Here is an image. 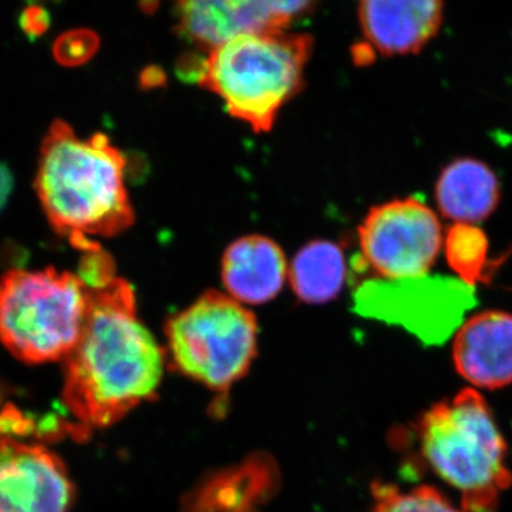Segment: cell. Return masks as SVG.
I'll use <instances>...</instances> for the list:
<instances>
[{
  "instance_id": "obj_4",
  "label": "cell",
  "mask_w": 512,
  "mask_h": 512,
  "mask_svg": "<svg viewBox=\"0 0 512 512\" xmlns=\"http://www.w3.org/2000/svg\"><path fill=\"white\" fill-rule=\"evenodd\" d=\"M312 49L313 37L306 33L239 36L211 50L195 79L224 101L231 116L266 133L286 101L301 90Z\"/></svg>"
},
{
  "instance_id": "obj_22",
  "label": "cell",
  "mask_w": 512,
  "mask_h": 512,
  "mask_svg": "<svg viewBox=\"0 0 512 512\" xmlns=\"http://www.w3.org/2000/svg\"><path fill=\"white\" fill-rule=\"evenodd\" d=\"M6 393H8V390H6V387L0 382V410H2V404L5 402Z\"/></svg>"
},
{
  "instance_id": "obj_10",
  "label": "cell",
  "mask_w": 512,
  "mask_h": 512,
  "mask_svg": "<svg viewBox=\"0 0 512 512\" xmlns=\"http://www.w3.org/2000/svg\"><path fill=\"white\" fill-rule=\"evenodd\" d=\"M458 375L473 386L501 389L512 383V313L484 311L458 328L453 342Z\"/></svg>"
},
{
  "instance_id": "obj_21",
  "label": "cell",
  "mask_w": 512,
  "mask_h": 512,
  "mask_svg": "<svg viewBox=\"0 0 512 512\" xmlns=\"http://www.w3.org/2000/svg\"><path fill=\"white\" fill-rule=\"evenodd\" d=\"M13 190V177L12 173L5 164L0 163V211L5 207L8 202L10 194Z\"/></svg>"
},
{
  "instance_id": "obj_7",
  "label": "cell",
  "mask_w": 512,
  "mask_h": 512,
  "mask_svg": "<svg viewBox=\"0 0 512 512\" xmlns=\"http://www.w3.org/2000/svg\"><path fill=\"white\" fill-rule=\"evenodd\" d=\"M366 265L384 281H409L427 275L444 245L436 212L409 197L377 205L359 227Z\"/></svg>"
},
{
  "instance_id": "obj_14",
  "label": "cell",
  "mask_w": 512,
  "mask_h": 512,
  "mask_svg": "<svg viewBox=\"0 0 512 512\" xmlns=\"http://www.w3.org/2000/svg\"><path fill=\"white\" fill-rule=\"evenodd\" d=\"M293 292L303 302H329L342 291L346 279V262L342 248L329 241H313L293 258L291 271Z\"/></svg>"
},
{
  "instance_id": "obj_3",
  "label": "cell",
  "mask_w": 512,
  "mask_h": 512,
  "mask_svg": "<svg viewBox=\"0 0 512 512\" xmlns=\"http://www.w3.org/2000/svg\"><path fill=\"white\" fill-rule=\"evenodd\" d=\"M421 456L456 488L466 512H495L512 484L507 444L480 393L464 389L416 424Z\"/></svg>"
},
{
  "instance_id": "obj_6",
  "label": "cell",
  "mask_w": 512,
  "mask_h": 512,
  "mask_svg": "<svg viewBox=\"0 0 512 512\" xmlns=\"http://www.w3.org/2000/svg\"><path fill=\"white\" fill-rule=\"evenodd\" d=\"M178 372L227 394L251 367L258 326L254 313L229 295L208 291L165 328Z\"/></svg>"
},
{
  "instance_id": "obj_15",
  "label": "cell",
  "mask_w": 512,
  "mask_h": 512,
  "mask_svg": "<svg viewBox=\"0 0 512 512\" xmlns=\"http://www.w3.org/2000/svg\"><path fill=\"white\" fill-rule=\"evenodd\" d=\"M373 497L375 503L369 512H463L429 485L402 491L394 485L377 483Z\"/></svg>"
},
{
  "instance_id": "obj_11",
  "label": "cell",
  "mask_w": 512,
  "mask_h": 512,
  "mask_svg": "<svg viewBox=\"0 0 512 512\" xmlns=\"http://www.w3.org/2000/svg\"><path fill=\"white\" fill-rule=\"evenodd\" d=\"M288 265L272 239L251 235L229 245L222 259V281L239 303L261 305L274 299L285 284Z\"/></svg>"
},
{
  "instance_id": "obj_20",
  "label": "cell",
  "mask_w": 512,
  "mask_h": 512,
  "mask_svg": "<svg viewBox=\"0 0 512 512\" xmlns=\"http://www.w3.org/2000/svg\"><path fill=\"white\" fill-rule=\"evenodd\" d=\"M276 13L281 16L286 25H291L293 20L308 15L318 5L319 0H269Z\"/></svg>"
},
{
  "instance_id": "obj_5",
  "label": "cell",
  "mask_w": 512,
  "mask_h": 512,
  "mask_svg": "<svg viewBox=\"0 0 512 512\" xmlns=\"http://www.w3.org/2000/svg\"><path fill=\"white\" fill-rule=\"evenodd\" d=\"M89 302L77 275L12 269L0 278V342L29 365L64 360L79 342Z\"/></svg>"
},
{
  "instance_id": "obj_2",
  "label": "cell",
  "mask_w": 512,
  "mask_h": 512,
  "mask_svg": "<svg viewBox=\"0 0 512 512\" xmlns=\"http://www.w3.org/2000/svg\"><path fill=\"white\" fill-rule=\"evenodd\" d=\"M126 157L104 134L80 138L66 121H53L40 147L35 188L47 221L82 252L134 222L126 188Z\"/></svg>"
},
{
  "instance_id": "obj_16",
  "label": "cell",
  "mask_w": 512,
  "mask_h": 512,
  "mask_svg": "<svg viewBox=\"0 0 512 512\" xmlns=\"http://www.w3.org/2000/svg\"><path fill=\"white\" fill-rule=\"evenodd\" d=\"M446 241L447 259L451 268L458 275L463 276L464 281L473 284L474 279L484 264L485 252H487V238L480 229L471 225L456 224V227L448 232Z\"/></svg>"
},
{
  "instance_id": "obj_1",
  "label": "cell",
  "mask_w": 512,
  "mask_h": 512,
  "mask_svg": "<svg viewBox=\"0 0 512 512\" xmlns=\"http://www.w3.org/2000/svg\"><path fill=\"white\" fill-rule=\"evenodd\" d=\"M164 352L137 316L126 279L90 289L79 342L64 359L63 404L87 429H103L150 399L163 377Z\"/></svg>"
},
{
  "instance_id": "obj_9",
  "label": "cell",
  "mask_w": 512,
  "mask_h": 512,
  "mask_svg": "<svg viewBox=\"0 0 512 512\" xmlns=\"http://www.w3.org/2000/svg\"><path fill=\"white\" fill-rule=\"evenodd\" d=\"M444 9V0H359L360 28L380 55H419L439 35Z\"/></svg>"
},
{
  "instance_id": "obj_17",
  "label": "cell",
  "mask_w": 512,
  "mask_h": 512,
  "mask_svg": "<svg viewBox=\"0 0 512 512\" xmlns=\"http://www.w3.org/2000/svg\"><path fill=\"white\" fill-rule=\"evenodd\" d=\"M99 47V36L93 30L74 29L57 37L53 45V57L60 66H82L96 55Z\"/></svg>"
},
{
  "instance_id": "obj_8",
  "label": "cell",
  "mask_w": 512,
  "mask_h": 512,
  "mask_svg": "<svg viewBox=\"0 0 512 512\" xmlns=\"http://www.w3.org/2000/svg\"><path fill=\"white\" fill-rule=\"evenodd\" d=\"M74 487L57 454L0 436V512H70Z\"/></svg>"
},
{
  "instance_id": "obj_19",
  "label": "cell",
  "mask_w": 512,
  "mask_h": 512,
  "mask_svg": "<svg viewBox=\"0 0 512 512\" xmlns=\"http://www.w3.org/2000/svg\"><path fill=\"white\" fill-rule=\"evenodd\" d=\"M50 26H52V15L42 5L32 3L20 13L19 28L30 42H36L40 37L45 36Z\"/></svg>"
},
{
  "instance_id": "obj_13",
  "label": "cell",
  "mask_w": 512,
  "mask_h": 512,
  "mask_svg": "<svg viewBox=\"0 0 512 512\" xmlns=\"http://www.w3.org/2000/svg\"><path fill=\"white\" fill-rule=\"evenodd\" d=\"M500 200V180L490 165L476 158L451 161L437 178L436 202L441 215L456 224L487 220Z\"/></svg>"
},
{
  "instance_id": "obj_12",
  "label": "cell",
  "mask_w": 512,
  "mask_h": 512,
  "mask_svg": "<svg viewBox=\"0 0 512 512\" xmlns=\"http://www.w3.org/2000/svg\"><path fill=\"white\" fill-rule=\"evenodd\" d=\"M276 483L274 461L251 457L205 480L185 501L184 512H252L274 493Z\"/></svg>"
},
{
  "instance_id": "obj_18",
  "label": "cell",
  "mask_w": 512,
  "mask_h": 512,
  "mask_svg": "<svg viewBox=\"0 0 512 512\" xmlns=\"http://www.w3.org/2000/svg\"><path fill=\"white\" fill-rule=\"evenodd\" d=\"M77 276L82 279L87 288L96 289L106 285L117 275L114 271L113 259L100 247L94 251L83 252Z\"/></svg>"
}]
</instances>
